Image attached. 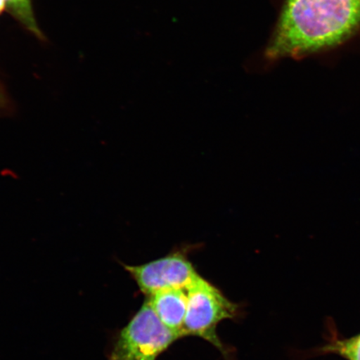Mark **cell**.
Returning <instances> with one entry per match:
<instances>
[{
	"instance_id": "7",
	"label": "cell",
	"mask_w": 360,
	"mask_h": 360,
	"mask_svg": "<svg viewBox=\"0 0 360 360\" xmlns=\"http://www.w3.org/2000/svg\"><path fill=\"white\" fill-rule=\"evenodd\" d=\"M326 349L340 354L348 360H360V335L352 339L337 341Z\"/></svg>"
},
{
	"instance_id": "9",
	"label": "cell",
	"mask_w": 360,
	"mask_h": 360,
	"mask_svg": "<svg viewBox=\"0 0 360 360\" xmlns=\"http://www.w3.org/2000/svg\"><path fill=\"white\" fill-rule=\"evenodd\" d=\"M6 0H0V13H2V11L6 8Z\"/></svg>"
},
{
	"instance_id": "5",
	"label": "cell",
	"mask_w": 360,
	"mask_h": 360,
	"mask_svg": "<svg viewBox=\"0 0 360 360\" xmlns=\"http://www.w3.org/2000/svg\"><path fill=\"white\" fill-rule=\"evenodd\" d=\"M147 299L160 321L179 338L184 337L188 303L186 290L160 291L147 296Z\"/></svg>"
},
{
	"instance_id": "3",
	"label": "cell",
	"mask_w": 360,
	"mask_h": 360,
	"mask_svg": "<svg viewBox=\"0 0 360 360\" xmlns=\"http://www.w3.org/2000/svg\"><path fill=\"white\" fill-rule=\"evenodd\" d=\"M186 290L188 303L184 335L202 338L223 354H228L216 330L220 322L237 316L238 306L200 274Z\"/></svg>"
},
{
	"instance_id": "6",
	"label": "cell",
	"mask_w": 360,
	"mask_h": 360,
	"mask_svg": "<svg viewBox=\"0 0 360 360\" xmlns=\"http://www.w3.org/2000/svg\"><path fill=\"white\" fill-rule=\"evenodd\" d=\"M6 7L25 28L39 38L43 37L36 21L31 0H6Z\"/></svg>"
},
{
	"instance_id": "1",
	"label": "cell",
	"mask_w": 360,
	"mask_h": 360,
	"mask_svg": "<svg viewBox=\"0 0 360 360\" xmlns=\"http://www.w3.org/2000/svg\"><path fill=\"white\" fill-rule=\"evenodd\" d=\"M360 37V0H285L269 60L328 53Z\"/></svg>"
},
{
	"instance_id": "8",
	"label": "cell",
	"mask_w": 360,
	"mask_h": 360,
	"mask_svg": "<svg viewBox=\"0 0 360 360\" xmlns=\"http://www.w3.org/2000/svg\"><path fill=\"white\" fill-rule=\"evenodd\" d=\"M8 108V100L4 90L0 87V110H6Z\"/></svg>"
},
{
	"instance_id": "4",
	"label": "cell",
	"mask_w": 360,
	"mask_h": 360,
	"mask_svg": "<svg viewBox=\"0 0 360 360\" xmlns=\"http://www.w3.org/2000/svg\"><path fill=\"white\" fill-rule=\"evenodd\" d=\"M198 248L200 245H181L150 262L122 265L146 296L167 290H186L200 274L190 259L191 253Z\"/></svg>"
},
{
	"instance_id": "2",
	"label": "cell",
	"mask_w": 360,
	"mask_h": 360,
	"mask_svg": "<svg viewBox=\"0 0 360 360\" xmlns=\"http://www.w3.org/2000/svg\"><path fill=\"white\" fill-rule=\"evenodd\" d=\"M179 337L158 318L148 299L115 337L109 360H157Z\"/></svg>"
}]
</instances>
